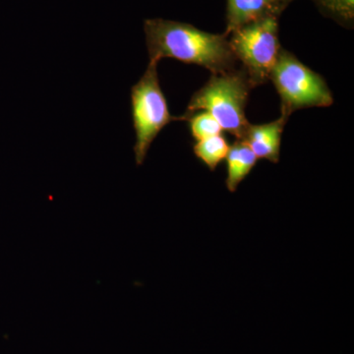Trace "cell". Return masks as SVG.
<instances>
[{
	"instance_id": "obj_3",
	"label": "cell",
	"mask_w": 354,
	"mask_h": 354,
	"mask_svg": "<svg viewBox=\"0 0 354 354\" xmlns=\"http://www.w3.org/2000/svg\"><path fill=\"white\" fill-rule=\"evenodd\" d=\"M270 80L281 97V114L288 118L298 109L327 108L334 102L323 77L283 48L279 51Z\"/></svg>"
},
{
	"instance_id": "obj_9",
	"label": "cell",
	"mask_w": 354,
	"mask_h": 354,
	"mask_svg": "<svg viewBox=\"0 0 354 354\" xmlns=\"http://www.w3.org/2000/svg\"><path fill=\"white\" fill-rule=\"evenodd\" d=\"M228 151L230 145L223 135L198 141L193 147V152L198 160H201L211 171H215L221 162L227 158Z\"/></svg>"
},
{
	"instance_id": "obj_6",
	"label": "cell",
	"mask_w": 354,
	"mask_h": 354,
	"mask_svg": "<svg viewBox=\"0 0 354 354\" xmlns=\"http://www.w3.org/2000/svg\"><path fill=\"white\" fill-rule=\"evenodd\" d=\"M288 116H281L278 120L265 124H249L242 139L250 147L258 160H267L278 164L281 156V135Z\"/></svg>"
},
{
	"instance_id": "obj_10",
	"label": "cell",
	"mask_w": 354,
	"mask_h": 354,
	"mask_svg": "<svg viewBox=\"0 0 354 354\" xmlns=\"http://www.w3.org/2000/svg\"><path fill=\"white\" fill-rule=\"evenodd\" d=\"M176 120L189 121L191 135L196 142L209 138V137L218 136L223 131L220 123L207 111L179 116L176 118Z\"/></svg>"
},
{
	"instance_id": "obj_5",
	"label": "cell",
	"mask_w": 354,
	"mask_h": 354,
	"mask_svg": "<svg viewBox=\"0 0 354 354\" xmlns=\"http://www.w3.org/2000/svg\"><path fill=\"white\" fill-rule=\"evenodd\" d=\"M157 65L149 64L144 75L131 88V111L135 130L134 153L141 165L153 140L176 116L169 113V104L158 81Z\"/></svg>"
},
{
	"instance_id": "obj_8",
	"label": "cell",
	"mask_w": 354,
	"mask_h": 354,
	"mask_svg": "<svg viewBox=\"0 0 354 354\" xmlns=\"http://www.w3.org/2000/svg\"><path fill=\"white\" fill-rule=\"evenodd\" d=\"M225 160L227 169L225 185L230 192L234 193L252 171L258 158L243 140L236 139L234 145L230 146Z\"/></svg>"
},
{
	"instance_id": "obj_7",
	"label": "cell",
	"mask_w": 354,
	"mask_h": 354,
	"mask_svg": "<svg viewBox=\"0 0 354 354\" xmlns=\"http://www.w3.org/2000/svg\"><path fill=\"white\" fill-rule=\"evenodd\" d=\"M290 0H227V31L230 32L254 21L276 16L279 17Z\"/></svg>"
},
{
	"instance_id": "obj_4",
	"label": "cell",
	"mask_w": 354,
	"mask_h": 354,
	"mask_svg": "<svg viewBox=\"0 0 354 354\" xmlns=\"http://www.w3.org/2000/svg\"><path fill=\"white\" fill-rule=\"evenodd\" d=\"M227 38L252 87L267 83L281 50L278 17L269 16L254 21L230 32Z\"/></svg>"
},
{
	"instance_id": "obj_2",
	"label": "cell",
	"mask_w": 354,
	"mask_h": 354,
	"mask_svg": "<svg viewBox=\"0 0 354 354\" xmlns=\"http://www.w3.org/2000/svg\"><path fill=\"white\" fill-rule=\"evenodd\" d=\"M243 69H232L216 73L191 97L184 115L207 111L223 130L242 139L250 123L246 120L245 109L252 88Z\"/></svg>"
},
{
	"instance_id": "obj_11",
	"label": "cell",
	"mask_w": 354,
	"mask_h": 354,
	"mask_svg": "<svg viewBox=\"0 0 354 354\" xmlns=\"http://www.w3.org/2000/svg\"><path fill=\"white\" fill-rule=\"evenodd\" d=\"M317 6L342 25L351 27L354 19V0H314Z\"/></svg>"
},
{
	"instance_id": "obj_1",
	"label": "cell",
	"mask_w": 354,
	"mask_h": 354,
	"mask_svg": "<svg viewBox=\"0 0 354 354\" xmlns=\"http://www.w3.org/2000/svg\"><path fill=\"white\" fill-rule=\"evenodd\" d=\"M144 31L151 64L174 58L205 67L213 74L234 69L237 60L225 34H211L186 23L165 19L146 20Z\"/></svg>"
}]
</instances>
